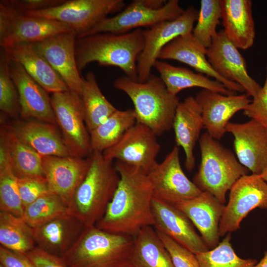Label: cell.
I'll return each instance as SVG.
<instances>
[{
	"instance_id": "5b68a950",
	"label": "cell",
	"mask_w": 267,
	"mask_h": 267,
	"mask_svg": "<svg viewBox=\"0 0 267 267\" xmlns=\"http://www.w3.org/2000/svg\"><path fill=\"white\" fill-rule=\"evenodd\" d=\"M134 238L107 232L95 225L86 227L62 257L68 267H133Z\"/></svg>"
},
{
	"instance_id": "d4e9b609",
	"label": "cell",
	"mask_w": 267,
	"mask_h": 267,
	"mask_svg": "<svg viewBox=\"0 0 267 267\" xmlns=\"http://www.w3.org/2000/svg\"><path fill=\"white\" fill-rule=\"evenodd\" d=\"M86 227L66 214L33 228L36 247L62 257L74 244Z\"/></svg>"
},
{
	"instance_id": "9a60e30c",
	"label": "cell",
	"mask_w": 267,
	"mask_h": 267,
	"mask_svg": "<svg viewBox=\"0 0 267 267\" xmlns=\"http://www.w3.org/2000/svg\"><path fill=\"white\" fill-rule=\"evenodd\" d=\"M207 59L214 70L225 80L237 83L249 96H256L262 87L251 76L245 60L223 30L217 32L206 49Z\"/></svg>"
},
{
	"instance_id": "d590c367",
	"label": "cell",
	"mask_w": 267,
	"mask_h": 267,
	"mask_svg": "<svg viewBox=\"0 0 267 267\" xmlns=\"http://www.w3.org/2000/svg\"><path fill=\"white\" fill-rule=\"evenodd\" d=\"M68 213V205L59 196L49 191L25 207L22 218L34 228Z\"/></svg>"
},
{
	"instance_id": "9c48e42d",
	"label": "cell",
	"mask_w": 267,
	"mask_h": 267,
	"mask_svg": "<svg viewBox=\"0 0 267 267\" xmlns=\"http://www.w3.org/2000/svg\"><path fill=\"white\" fill-rule=\"evenodd\" d=\"M184 10L178 0H169L158 10L146 6L143 0H134L116 15L105 18L78 38L100 33L122 34L142 27L149 28L162 21L176 19Z\"/></svg>"
},
{
	"instance_id": "7dc6e473",
	"label": "cell",
	"mask_w": 267,
	"mask_h": 267,
	"mask_svg": "<svg viewBox=\"0 0 267 267\" xmlns=\"http://www.w3.org/2000/svg\"><path fill=\"white\" fill-rule=\"evenodd\" d=\"M255 267H267V251L265 252L263 258L258 262Z\"/></svg>"
},
{
	"instance_id": "484cf974",
	"label": "cell",
	"mask_w": 267,
	"mask_h": 267,
	"mask_svg": "<svg viewBox=\"0 0 267 267\" xmlns=\"http://www.w3.org/2000/svg\"><path fill=\"white\" fill-rule=\"evenodd\" d=\"M1 48L9 59L19 63L48 92L52 93L69 90L66 83L33 43L19 44Z\"/></svg>"
},
{
	"instance_id": "4dcf8cb0",
	"label": "cell",
	"mask_w": 267,
	"mask_h": 267,
	"mask_svg": "<svg viewBox=\"0 0 267 267\" xmlns=\"http://www.w3.org/2000/svg\"><path fill=\"white\" fill-rule=\"evenodd\" d=\"M0 210L22 217L24 209L20 196L17 178L11 166L5 129L0 134Z\"/></svg>"
},
{
	"instance_id": "e575fe53",
	"label": "cell",
	"mask_w": 267,
	"mask_h": 267,
	"mask_svg": "<svg viewBox=\"0 0 267 267\" xmlns=\"http://www.w3.org/2000/svg\"><path fill=\"white\" fill-rule=\"evenodd\" d=\"M5 130L11 166L16 177L17 178H45L42 156L6 129Z\"/></svg>"
},
{
	"instance_id": "2e32d148",
	"label": "cell",
	"mask_w": 267,
	"mask_h": 267,
	"mask_svg": "<svg viewBox=\"0 0 267 267\" xmlns=\"http://www.w3.org/2000/svg\"><path fill=\"white\" fill-rule=\"evenodd\" d=\"M77 38V34L71 31L53 35L33 44L69 89L81 95L83 77L80 75L76 63Z\"/></svg>"
},
{
	"instance_id": "603a6c76",
	"label": "cell",
	"mask_w": 267,
	"mask_h": 267,
	"mask_svg": "<svg viewBox=\"0 0 267 267\" xmlns=\"http://www.w3.org/2000/svg\"><path fill=\"white\" fill-rule=\"evenodd\" d=\"M206 49L191 33L178 36L170 42L161 50L158 60L171 59L183 63L198 73L214 78L230 91L245 92L240 85L225 80L214 70L207 59Z\"/></svg>"
},
{
	"instance_id": "44dd1931",
	"label": "cell",
	"mask_w": 267,
	"mask_h": 267,
	"mask_svg": "<svg viewBox=\"0 0 267 267\" xmlns=\"http://www.w3.org/2000/svg\"><path fill=\"white\" fill-rule=\"evenodd\" d=\"M9 69L18 91L22 118L57 125L48 92L19 63L9 59Z\"/></svg>"
},
{
	"instance_id": "8fae6325",
	"label": "cell",
	"mask_w": 267,
	"mask_h": 267,
	"mask_svg": "<svg viewBox=\"0 0 267 267\" xmlns=\"http://www.w3.org/2000/svg\"><path fill=\"white\" fill-rule=\"evenodd\" d=\"M219 225L220 237L238 230L249 213L257 208L267 209V182L252 174L240 178L230 189Z\"/></svg>"
},
{
	"instance_id": "277c9868",
	"label": "cell",
	"mask_w": 267,
	"mask_h": 267,
	"mask_svg": "<svg viewBox=\"0 0 267 267\" xmlns=\"http://www.w3.org/2000/svg\"><path fill=\"white\" fill-rule=\"evenodd\" d=\"M90 157L89 171L69 206V213L85 227L95 225L102 218L120 179L112 161L102 152L93 151Z\"/></svg>"
},
{
	"instance_id": "681fc988",
	"label": "cell",
	"mask_w": 267,
	"mask_h": 267,
	"mask_svg": "<svg viewBox=\"0 0 267 267\" xmlns=\"http://www.w3.org/2000/svg\"><path fill=\"white\" fill-rule=\"evenodd\" d=\"M0 267H3L0 264Z\"/></svg>"
},
{
	"instance_id": "74e56055",
	"label": "cell",
	"mask_w": 267,
	"mask_h": 267,
	"mask_svg": "<svg viewBox=\"0 0 267 267\" xmlns=\"http://www.w3.org/2000/svg\"><path fill=\"white\" fill-rule=\"evenodd\" d=\"M197 24L192 34L204 47L208 48L217 33L216 28L220 23L221 11L220 0H202Z\"/></svg>"
},
{
	"instance_id": "836d02e7",
	"label": "cell",
	"mask_w": 267,
	"mask_h": 267,
	"mask_svg": "<svg viewBox=\"0 0 267 267\" xmlns=\"http://www.w3.org/2000/svg\"><path fill=\"white\" fill-rule=\"evenodd\" d=\"M0 246L14 251L26 254L36 247L33 229L22 217L0 212Z\"/></svg>"
},
{
	"instance_id": "f35d334b",
	"label": "cell",
	"mask_w": 267,
	"mask_h": 267,
	"mask_svg": "<svg viewBox=\"0 0 267 267\" xmlns=\"http://www.w3.org/2000/svg\"><path fill=\"white\" fill-rule=\"evenodd\" d=\"M0 109L2 113L12 118L20 114L18 91L10 73L9 59L2 48L0 52Z\"/></svg>"
},
{
	"instance_id": "ee69618b",
	"label": "cell",
	"mask_w": 267,
	"mask_h": 267,
	"mask_svg": "<svg viewBox=\"0 0 267 267\" xmlns=\"http://www.w3.org/2000/svg\"><path fill=\"white\" fill-rule=\"evenodd\" d=\"M26 254L36 267H68L62 257L49 254L37 247Z\"/></svg>"
},
{
	"instance_id": "d6986e66",
	"label": "cell",
	"mask_w": 267,
	"mask_h": 267,
	"mask_svg": "<svg viewBox=\"0 0 267 267\" xmlns=\"http://www.w3.org/2000/svg\"><path fill=\"white\" fill-rule=\"evenodd\" d=\"M249 97L246 93L227 95L202 89L195 99L201 109L203 128L212 137L220 140L227 132L229 120L251 102Z\"/></svg>"
},
{
	"instance_id": "f6af8a7d",
	"label": "cell",
	"mask_w": 267,
	"mask_h": 267,
	"mask_svg": "<svg viewBox=\"0 0 267 267\" xmlns=\"http://www.w3.org/2000/svg\"><path fill=\"white\" fill-rule=\"evenodd\" d=\"M0 263L3 267H36L26 254L14 252L1 246Z\"/></svg>"
},
{
	"instance_id": "ab89813d",
	"label": "cell",
	"mask_w": 267,
	"mask_h": 267,
	"mask_svg": "<svg viewBox=\"0 0 267 267\" xmlns=\"http://www.w3.org/2000/svg\"><path fill=\"white\" fill-rule=\"evenodd\" d=\"M156 231L169 252L175 267H199L195 254L169 236Z\"/></svg>"
},
{
	"instance_id": "83f0119b",
	"label": "cell",
	"mask_w": 267,
	"mask_h": 267,
	"mask_svg": "<svg viewBox=\"0 0 267 267\" xmlns=\"http://www.w3.org/2000/svg\"><path fill=\"white\" fill-rule=\"evenodd\" d=\"M221 19L225 36L238 48L247 49L254 44L255 23L250 0H220Z\"/></svg>"
},
{
	"instance_id": "5bb4252c",
	"label": "cell",
	"mask_w": 267,
	"mask_h": 267,
	"mask_svg": "<svg viewBox=\"0 0 267 267\" xmlns=\"http://www.w3.org/2000/svg\"><path fill=\"white\" fill-rule=\"evenodd\" d=\"M157 135L148 127L136 123L115 145L103 152L104 157L140 168L147 172L158 162L160 150Z\"/></svg>"
},
{
	"instance_id": "8d00e7d4",
	"label": "cell",
	"mask_w": 267,
	"mask_h": 267,
	"mask_svg": "<svg viewBox=\"0 0 267 267\" xmlns=\"http://www.w3.org/2000/svg\"><path fill=\"white\" fill-rule=\"evenodd\" d=\"M231 233H228L214 248L196 254L199 267H255V259H244L235 252L230 243Z\"/></svg>"
},
{
	"instance_id": "60d3db41",
	"label": "cell",
	"mask_w": 267,
	"mask_h": 267,
	"mask_svg": "<svg viewBox=\"0 0 267 267\" xmlns=\"http://www.w3.org/2000/svg\"><path fill=\"white\" fill-rule=\"evenodd\" d=\"M17 183L23 209L50 191L45 178H17Z\"/></svg>"
},
{
	"instance_id": "ba28073f",
	"label": "cell",
	"mask_w": 267,
	"mask_h": 267,
	"mask_svg": "<svg viewBox=\"0 0 267 267\" xmlns=\"http://www.w3.org/2000/svg\"><path fill=\"white\" fill-rule=\"evenodd\" d=\"M123 0H69L50 8L23 14L58 21L81 37L109 14L119 13Z\"/></svg>"
},
{
	"instance_id": "bcb514c9",
	"label": "cell",
	"mask_w": 267,
	"mask_h": 267,
	"mask_svg": "<svg viewBox=\"0 0 267 267\" xmlns=\"http://www.w3.org/2000/svg\"><path fill=\"white\" fill-rule=\"evenodd\" d=\"M143 1L146 6L154 10L161 8L167 2L164 0H143Z\"/></svg>"
},
{
	"instance_id": "f1b7e54d",
	"label": "cell",
	"mask_w": 267,
	"mask_h": 267,
	"mask_svg": "<svg viewBox=\"0 0 267 267\" xmlns=\"http://www.w3.org/2000/svg\"><path fill=\"white\" fill-rule=\"evenodd\" d=\"M153 67L159 73L169 92L174 95L177 96L183 89L193 87L227 95L236 93L228 90L219 81L186 68L176 67L160 60L155 62Z\"/></svg>"
},
{
	"instance_id": "7a4b0ae2",
	"label": "cell",
	"mask_w": 267,
	"mask_h": 267,
	"mask_svg": "<svg viewBox=\"0 0 267 267\" xmlns=\"http://www.w3.org/2000/svg\"><path fill=\"white\" fill-rule=\"evenodd\" d=\"M144 43L140 28L122 34L100 33L77 38L78 70L81 73L89 64L96 62L100 66L118 67L126 76L137 81V59Z\"/></svg>"
},
{
	"instance_id": "7bdbcfd3",
	"label": "cell",
	"mask_w": 267,
	"mask_h": 267,
	"mask_svg": "<svg viewBox=\"0 0 267 267\" xmlns=\"http://www.w3.org/2000/svg\"><path fill=\"white\" fill-rule=\"evenodd\" d=\"M66 0H1L0 2L19 13L47 9L58 5Z\"/></svg>"
},
{
	"instance_id": "7c38bea8",
	"label": "cell",
	"mask_w": 267,
	"mask_h": 267,
	"mask_svg": "<svg viewBox=\"0 0 267 267\" xmlns=\"http://www.w3.org/2000/svg\"><path fill=\"white\" fill-rule=\"evenodd\" d=\"M199 11L189 6L177 19L159 22L143 30L144 45L137 59V81H146L161 50L176 38L192 33Z\"/></svg>"
},
{
	"instance_id": "6da1fadb",
	"label": "cell",
	"mask_w": 267,
	"mask_h": 267,
	"mask_svg": "<svg viewBox=\"0 0 267 267\" xmlns=\"http://www.w3.org/2000/svg\"><path fill=\"white\" fill-rule=\"evenodd\" d=\"M114 165L120 181L104 215L95 225L134 237L143 227L153 226L152 185L144 170L118 161Z\"/></svg>"
},
{
	"instance_id": "d6a6232c",
	"label": "cell",
	"mask_w": 267,
	"mask_h": 267,
	"mask_svg": "<svg viewBox=\"0 0 267 267\" xmlns=\"http://www.w3.org/2000/svg\"><path fill=\"white\" fill-rule=\"evenodd\" d=\"M136 123L134 109H117L89 133L92 152H103L115 145Z\"/></svg>"
},
{
	"instance_id": "e0dca14e",
	"label": "cell",
	"mask_w": 267,
	"mask_h": 267,
	"mask_svg": "<svg viewBox=\"0 0 267 267\" xmlns=\"http://www.w3.org/2000/svg\"><path fill=\"white\" fill-rule=\"evenodd\" d=\"M42 164L49 191L69 206L76 190L89 171L90 155L87 158L42 156Z\"/></svg>"
},
{
	"instance_id": "7402d4cb",
	"label": "cell",
	"mask_w": 267,
	"mask_h": 267,
	"mask_svg": "<svg viewBox=\"0 0 267 267\" xmlns=\"http://www.w3.org/2000/svg\"><path fill=\"white\" fill-rule=\"evenodd\" d=\"M190 220L200 232L209 249L220 243L219 225L224 204L207 191L190 200L174 204Z\"/></svg>"
},
{
	"instance_id": "f546056e",
	"label": "cell",
	"mask_w": 267,
	"mask_h": 267,
	"mask_svg": "<svg viewBox=\"0 0 267 267\" xmlns=\"http://www.w3.org/2000/svg\"><path fill=\"white\" fill-rule=\"evenodd\" d=\"M134 238L133 267H175L169 252L152 226L143 227Z\"/></svg>"
},
{
	"instance_id": "52a82bcc",
	"label": "cell",
	"mask_w": 267,
	"mask_h": 267,
	"mask_svg": "<svg viewBox=\"0 0 267 267\" xmlns=\"http://www.w3.org/2000/svg\"><path fill=\"white\" fill-rule=\"evenodd\" d=\"M50 100L66 145L75 156H89L92 150L81 95L69 89L52 93Z\"/></svg>"
},
{
	"instance_id": "b9f144b4",
	"label": "cell",
	"mask_w": 267,
	"mask_h": 267,
	"mask_svg": "<svg viewBox=\"0 0 267 267\" xmlns=\"http://www.w3.org/2000/svg\"><path fill=\"white\" fill-rule=\"evenodd\" d=\"M245 115L261 124L267 131V65L264 86L243 110Z\"/></svg>"
},
{
	"instance_id": "30bf717a",
	"label": "cell",
	"mask_w": 267,
	"mask_h": 267,
	"mask_svg": "<svg viewBox=\"0 0 267 267\" xmlns=\"http://www.w3.org/2000/svg\"><path fill=\"white\" fill-rule=\"evenodd\" d=\"M71 31L67 25L58 21L19 13L0 2L1 47L33 43Z\"/></svg>"
},
{
	"instance_id": "3957f363",
	"label": "cell",
	"mask_w": 267,
	"mask_h": 267,
	"mask_svg": "<svg viewBox=\"0 0 267 267\" xmlns=\"http://www.w3.org/2000/svg\"><path fill=\"white\" fill-rule=\"evenodd\" d=\"M113 86L131 99L137 123L157 136L173 128L179 97L169 92L160 77L151 74L146 81L140 82L125 75L117 78Z\"/></svg>"
},
{
	"instance_id": "4fadbf2b",
	"label": "cell",
	"mask_w": 267,
	"mask_h": 267,
	"mask_svg": "<svg viewBox=\"0 0 267 267\" xmlns=\"http://www.w3.org/2000/svg\"><path fill=\"white\" fill-rule=\"evenodd\" d=\"M147 174L152 185L153 198L175 204L193 199L202 192L184 173L177 145Z\"/></svg>"
},
{
	"instance_id": "8992f818",
	"label": "cell",
	"mask_w": 267,
	"mask_h": 267,
	"mask_svg": "<svg viewBox=\"0 0 267 267\" xmlns=\"http://www.w3.org/2000/svg\"><path fill=\"white\" fill-rule=\"evenodd\" d=\"M201 162L193 182L224 204L226 194L241 177L250 171L241 165L232 152L207 133L199 140Z\"/></svg>"
},
{
	"instance_id": "ffe728a7",
	"label": "cell",
	"mask_w": 267,
	"mask_h": 267,
	"mask_svg": "<svg viewBox=\"0 0 267 267\" xmlns=\"http://www.w3.org/2000/svg\"><path fill=\"white\" fill-rule=\"evenodd\" d=\"M153 227L169 236L194 254L208 251L201 236L189 218L174 204L153 198Z\"/></svg>"
},
{
	"instance_id": "1f68e13d",
	"label": "cell",
	"mask_w": 267,
	"mask_h": 267,
	"mask_svg": "<svg viewBox=\"0 0 267 267\" xmlns=\"http://www.w3.org/2000/svg\"><path fill=\"white\" fill-rule=\"evenodd\" d=\"M81 97L84 108L85 123L89 133L117 109L104 96L95 75L91 71L83 77Z\"/></svg>"
},
{
	"instance_id": "cb8c5ba5",
	"label": "cell",
	"mask_w": 267,
	"mask_h": 267,
	"mask_svg": "<svg viewBox=\"0 0 267 267\" xmlns=\"http://www.w3.org/2000/svg\"><path fill=\"white\" fill-rule=\"evenodd\" d=\"M56 125L27 120L3 126L42 156H75L66 145Z\"/></svg>"
},
{
	"instance_id": "c3c4849f",
	"label": "cell",
	"mask_w": 267,
	"mask_h": 267,
	"mask_svg": "<svg viewBox=\"0 0 267 267\" xmlns=\"http://www.w3.org/2000/svg\"><path fill=\"white\" fill-rule=\"evenodd\" d=\"M260 176L266 182H267V168Z\"/></svg>"
},
{
	"instance_id": "4316f807",
	"label": "cell",
	"mask_w": 267,
	"mask_h": 267,
	"mask_svg": "<svg viewBox=\"0 0 267 267\" xmlns=\"http://www.w3.org/2000/svg\"><path fill=\"white\" fill-rule=\"evenodd\" d=\"M173 128L177 146L184 152L185 167L191 171L195 165L194 148L203 128L200 106L195 97L188 96L179 102L176 109Z\"/></svg>"
},
{
	"instance_id": "ac0fdd59",
	"label": "cell",
	"mask_w": 267,
	"mask_h": 267,
	"mask_svg": "<svg viewBox=\"0 0 267 267\" xmlns=\"http://www.w3.org/2000/svg\"><path fill=\"white\" fill-rule=\"evenodd\" d=\"M227 132L234 136L237 160L253 174L261 175L267 168V131L251 119L243 123L229 122Z\"/></svg>"
}]
</instances>
